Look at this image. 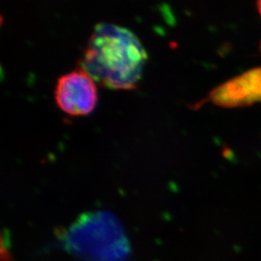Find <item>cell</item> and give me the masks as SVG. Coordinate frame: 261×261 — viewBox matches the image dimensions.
Segmentation results:
<instances>
[{
	"label": "cell",
	"mask_w": 261,
	"mask_h": 261,
	"mask_svg": "<svg viewBox=\"0 0 261 261\" xmlns=\"http://www.w3.org/2000/svg\"><path fill=\"white\" fill-rule=\"evenodd\" d=\"M146 59L145 48L132 31L100 22L88 38L80 68L104 87L131 89L141 78Z\"/></svg>",
	"instance_id": "obj_1"
},
{
	"label": "cell",
	"mask_w": 261,
	"mask_h": 261,
	"mask_svg": "<svg viewBox=\"0 0 261 261\" xmlns=\"http://www.w3.org/2000/svg\"><path fill=\"white\" fill-rule=\"evenodd\" d=\"M55 98L59 109L66 114H89L97 101L95 81L82 68L62 74L55 85Z\"/></svg>",
	"instance_id": "obj_3"
},
{
	"label": "cell",
	"mask_w": 261,
	"mask_h": 261,
	"mask_svg": "<svg viewBox=\"0 0 261 261\" xmlns=\"http://www.w3.org/2000/svg\"><path fill=\"white\" fill-rule=\"evenodd\" d=\"M70 245L94 261H115L126 253L127 244L118 224L102 213L81 220L70 231Z\"/></svg>",
	"instance_id": "obj_2"
},
{
	"label": "cell",
	"mask_w": 261,
	"mask_h": 261,
	"mask_svg": "<svg viewBox=\"0 0 261 261\" xmlns=\"http://www.w3.org/2000/svg\"><path fill=\"white\" fill-rule=\"evenodd\" d=\"M210 99L222 107L244 106L261 101V69L249 70L215 89Z\"/></svg>",
	"instance_id": "obj_4"
},
{
	"label": "cell",
	"mask_w": 261,
	"mask_h": 261,
	"mask_svg": "<svg viewBox=\"0 0 261 261\" xmlns=\"http://www.w3.org/2000/svg\"><path fill=\"white\" fill-rule=\"evenodd\" d=\"M257 6H258V10H259V14L261 15V1H259V2L257 3Z\"/></svg>",
	"instance_id": "obj_5"
}]
</instances>
